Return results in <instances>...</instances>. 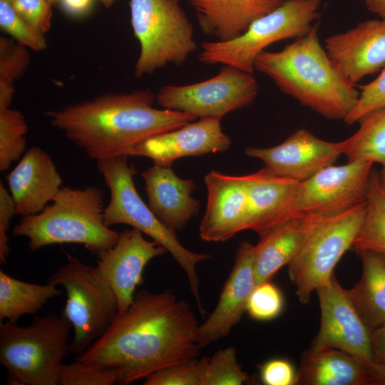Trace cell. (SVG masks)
Instances as JSON below:
<instances>
[{
    "label": "cell",
    "mask_w": 385,
    "mask_h": 385,
    "mask_svg": "<svg viewBox=\"0 0 385 385\" xmlns=\"http://www.w3.org/2000/svg\"><path fill=\"white\" fill-rule=\"evenodd\" d=\"M199 324L188 302L171 289L135 293L106 332L76 360L112 372L128 385L170 365L197 358Z\"/></svg>",
    "instance_id": "1"
},
{
    "label": "cell",
    "mask_w": 385,
    "mask_h": 385,
    "mask_svg": "<svg viewBox=\"0 0 385 385\" xmlns=\"http://www.w3.org/2000/svg\"><path fill=\"white\" fill-rule=\"evenodd\" d=\"M155 100L148 89L108 93L44 114L54 128L97 161L127 155L144 140L197 119L182 111L157 109Z\"/></svg>",
    "instance_id": "2"
},
{
    "label": "cell",
    "mask_w": 385,
    "mask_h": 385,
    "mask_svg": "<svg viewBox=\"0 0 385 385\" xmlns=\"http://www.w3.org/2000/svg\"><path fill=\"white\" fill-rule=\"evenodd\" d=\"M316 22L305 35L276 52H260L255 70L267 76L284 93L322 117L344 120L359 92L336 69L319 37Z\"/></svg>",
    "instance_id": "3"
},
{
    "label": "cell",
    "mask_w": 385,
    "mask_h": 385,
    "mask_svg": "<svg viewBox=\"0 0 385 385\" xmlns=\"http://www.w3.org/2000/svg\"><path fill=\"white\" fill-rule=\"evenodd\" d=\"M103 192L96 186L61 187L40 212L22 217L13 230L31 251L64 243L83 245L98 255L116 243L119 233L104 222Z\"/></svg>",
    "instance_id": "4"
},
{
    "label": "cell",
    "mask_w": 385,
    "mask_h": 385,
    "mask_svg": "<svg viewBox=\"0 0 385 385\" xmlns=\"http://www.w3.org/2000/svg\"><path fill=\"white\" fill-rule=\"evenodd\" d=\"M71 327L63 311L35 317L26 327L1 322L0 362L7 384H59L63 359L70 353Z\"/></svg>",
    "instance_id": "5"
},
{
    "label": "cell",
    "mask_w": 385,
    "mask_h": 385,
    "mask_svg": "<svg viewBox=\"0 0 385 385\" xmlns=\"http://www.w3.org/2000/svg\"><path fill=\"white\" fill-rule=\"evenodd\" d=\"M128 156L119 155L97 160V168L110 190V200L104 209V222L110 227L125 224L138 229L163 246L185 272L201 314H205L200 295L197 265L210 255L185 248L175 230L163 224L139 195L133 181L137 174L129 165Z\"/></svg>",
    "instance_id": "6"
},
{
    "label": "cell",
    "mask_w": 385,
    "mask_h": 385,
    "mask_svg": "<svg viewBox=\"0 0 385 385\" xmlns=\"http://www.w3.org/2000/svg\"><path fill=\"white\" fill-rule=\"evenodd\" d=\"M130 22L140 44L137 77L168 64L180 66L197 49L194 27L179 0H130Z\"/></svg>",
    "instance_id": "7"
},
{
    "label": "cell",
    "mask_w": 385,
    "mask_h": 385,
    "mask_svg": "<svg viewBox=\"0 0 385 385\" xmlns=\"http://www.w3.org/2000/svg\"><path fill=\"white\" fill-rule=\"evenodd\" d=\"M66 263L47 282L66 292L62 310L74 331L70 353L78 355L99 339L119 312L116 295L96 267L88 265L66 253Z\"/></svg>",
    "instance_id": "8"
},
{
    "label": "cell",
    "mask_w": 385,
    "mask_h": 385,
    "mask_svg": "<svg viewBox=\"0 0 385 385\" xmlns=\"http://www.w3.org/2000/svg\"><path fill=\"white\" fill-rule=\"evenodd\" d=\"M321 0H284L255 20L240 36L227 41L201 43L199 61L207 65L230 66L253 73L256 56L277 41L307 34L319 16Z\"/></svg>",
    "instance_id": "9"
},
{
    "label": "cell",
    "mask_w": 385,
    "mask_h": 385,
    "mask_svg": "<svg viewBox=\"0 0 385 385\" xmlns=\"http://www.w3.org/2000/svg\"><path fill=\"white\" fill-rule=\"evenodd\" d=\"M366 201L319 222L288 263L289 279L302 304L325 284L346 251L351 249L364 220Z\"/></svg>",
    "instance_id": "10"
},
{
    "label": "cell",
    "mask_w": 385,
    "mask_h": 385,
    "mask_svg": "<svg viewBox=\"0 0 385 385\" xmlns=\"http://www.w3.org/2000/svg\"><path fill=\"white\" fill-rule=\"evenodd\" d=\"M373 165L364 160L332 165L299 183L286 220H324L365 201Z\"/></svg>",
    "instance_id": "11"
},
{
    "label": "cell",
    "mask_w": 385,
    "mask_h": 385,
    "mask_svg": "<svg viewBox=\"0 0 385 385\" xmlns=\"http://www.w3.org/2000/svg\"><path fill=\"white\" fill-rule=\"evenodd\" d=\"M259 85L253 73L223 66L212 78L197 83L160 88L156 103L163 109L178 111L197 118H222L247 107L256 98Z\"/></svg>",
    "instance_id": "12"
},
{
    "label": "cell",
    "mask_w": 385,
    "mask_h": 385,
    "mask_svg": "<svg viewBox=\"0 0 385 385\" xmlns=\"http://www.w3.org/2000/svg\"><path fill=\"white\" fill-rule=\"evenodd\" d=\"M316 292L321 311L320 327L310 348L337 349L355 356L366 366L374 363L371 331L334 274Z\"/></svg>",
    "instance_id": "13"
},
{
    "label": "cell",
    "mask_w": 385,
    "mask_h": 385,
    "mask_svg": "<svg viewBox=\"0 0 385 385\" xmlns=\"http://www.w3.org/2000/svg\"><path fill=\"white\" fill-rule=\"evenodd\" d=\"M166 252L156 241L145 239L142 232L133 228L119 233L115 245L97 255L96 267L115 292L119 313L131 304L136 287L143 281L146 265Z\"/></svg>",
    "instance_id": "14"
},
{
    "label": "cell",
    "mask_w": 385,
    "mask_h": 385,
    "mask_svg": "<svg viewBox=\"0 0 385 385\" xmlns=\"http://www.w3.org/2000/svg\"><path fill=\"white\" fill-rule=\"evenodd\" d=\"M245 152L261 160L270 172L299 183L333 165L342 155L341 141L322 140L304 128L296 130L278 145L247 147Z\"/></svg>",
    "instance_id": "15"
},
{
    "label": "cell",
    "mask_w": 385,
    "mask_h": 385,
    "mask_svg": "<svg viewBox=\"0 0 385 385\" xmlns=\"http://www.w3.org/2000/svg\"><path fill=\"white\" fill-rule=\"evenodd\" d=\"M221 119L200 118L173 130L151 136L133 146L128 157L151 159L154 165L171 168L173 162L185 156H199L222 153L231 145L222 131Z\"/></svg>",
    "instance_id": "16"
},
{
    "label": "cell",
    "mask_w": 385,
    "mask_h": 385,
    "mask_svg": "<svg viewBox=\"0 0 385 385\" xmlns=\"http://www.w3.org/2000/svg\"><path fill=\"white\" fill-rule=\"evenodd\" d=\"M325 51L344 78L355 85L385 67V20L368 19L325 40Z\"/></svg>",
    "instance_id": "17"
},
{
    "label": "cell",
    "mask_w": 385,
    "mask_h": 385,
    "mask_svg": "<svg viewBox=\"0 0 385 385\" xmlns=\"http://www.w3.org/2000/svg\"><path fill=\"white\" fill-rule=\"evenodd\" d=\"M207 191L205 212L199 234L207 242H225L247 230V196L245 175L212 170L204 178Z\"/></svg>",
    "instance_id": "18"
},
{
    "label": "cell",
    "mask_w": 385,
    "mask_h": 385,
    "mask_svg": "<svg viewBox=\"0 0 385 385\" xmlns=\"http://www.w3.org/2000/svg\"><path fill=\"white\" fill-rule=\"evenodd\" d=\"M254 250L255 245L247 241L239 245L218 303L207 319L197 327V342L200 349L227 335L246 311L249 297L257 285Z\"/></svg>",
    "instance_id": "19"
},
{
    "label": "cell",
    "mask_w": 385,
    "mask_h": 385,
    "mask_svg": "<svg viewBox=\"0 0 385 385\" xmlns=\"http://www.w3.org/2000/svg\"><path fill=\"white\" fill-rule=\"evenodd\" d=\"M6 178L16 205V214L21 217L41 212L63 182L51 155L38 146L26 150Z\"/></svg>",
    "instance_id": "20"
},
{
    "label": "cell",
    "mask_w": 385,
    "mask_h": 385,
    "mask_svg": "<svg viewBox=\"0 0 385 385\" xmlns=\"http://www.w3.org/2000/svg\"><path fill=\"white\" fill-rule=\"evenodd\" d=\"M148 206L167 227L180 230L200 210V202L192 197L196 188L192 180L179 178L171 168L153 165L142 173Z\"/></svg>",
    "instance_id": "21"
},
{
    "label": "cell",
    "mask_w": 385,
    "mask_h": 385,
    "mask_svg": "<svg viewBox=\"0 0 385 385\" xmlns=\"http://www.w3.org/2000/svg\"><path fill=\"white\" fill-rule=\"evenodd\" d=\"M284 0H188L199 26L217 41L242 35L257 19L271 12Z\"/></svg>",
    "instance_id": "22"
},
{
    "label": "cell",
    "mask_w": 385,
    "mask_h": 385,
    "mask_svg": "<svg viewBox=\"0 0 385 385\" xmlns=\"http://www.w3.org/2000/svg\"><path fill=\"white\" fill-rule=\"evenodd\" d=\"M247 230L258 235L287 221V209L299 182L276 175L266 168L245 175Z\"/></svg>",
    "instance_id": "23"
},
{
    "label": "cell",
    "mask_w": 385,
    "mask_h": 385,
    "mask_svg": "<svg viewBox=\"0 0 385 385\" xmlns=\"http://www.w3.org/2000/svg\"><path fill=\"white\" fill-rule=\"evenodd\" d=\"M322 220L310 217L294 218L260 234L259 242L254 250L257 285L270 280L280 268L287 265Z\"/></svg>",
    "instance_id": "24"
},
{
    "label": "cell",
    "mask_w": 385,
    "mask_h": 385,
    "mask_svg": "<svg viewBox=\"0 0 385 385\" xmlns=\"http://www.w3.org/2000/svg\"><path fill=\"white\" fill-rule=\"evenodd\" d=\"M296 385H369L366 365L339 349L305 350Z\"/></svg>",
    "instance_id": "25"
},
{
    "label": "cell",
    "mask_w": 385,
    "mask_h": 385,
    "mask_svg": "<svg viewBox=\"0 0 385 385\" xmlns=\"http://www.w3.org/2000/svg\"><path fill=\"white\" fill-rule=\"evenodd\" d=\"M357 253L362 263L361 277L346 293L372 331L385 327V254L367 250Z\"/></svg>",
    "instance_id": "26"
},
{
    "label": "cell",
    "mask_w": 385,
    "mask_h": 385,
    "mask_svg": "<svg viewBox=\"0 0 385 385\" xmlns=\"http://www.w3.org/2000/svg\"><path fill=\"white\" fill-rule=\"evenodd\" d=\"M61 294L57 285L24 282L0 271V321L17 322L26 314H34L48 301Z\"/></svg>",
    "instance_id": "27"
},
{
    "label": "cell",
    "mask_w": 385,
    "mask_h": 385,
    "mask_svg": "<svg viewBox=\"0 0 385 385\" xmlns=\"http://www.w3.org/2000/svg\"><path fill=\"white\" fill-rule=\"evenodd\" d=\"M359 129L341 141L348 162L364 160L385 164V107L374 110L359 121Z\"/></svg>",
    "instance_id": "28"
},
{
    "label": "cell",
    "mask_w": 385,
    "mask_h": 385,
    "mask_svg": "<svg viewBox=\"0 0 385 385\" xmlns=\"http://www.w3.org/2000/svg\"><path fill=\"white\" fill-rule=\"evenodd\" d=\"M366 201L364 220L351 250L385 254V192L379 183V171L374 168L371 173Z\"/></svg>",
    "instance_id": "29"
},
{
    "label": "cell",
    "mask_w": 385,
    "mask_h": 385,
    "mask_svg": "<svg viewBox=\"0 0 385 385\" xmlns=\"http://www.w3.org/2000/svg\"><path fill=\"white\" fill-rule=\"evenodd\" d=\"M28 125L20 111L0 110V170L5 171L22 158L26 148Z\"/></svg>",
    "instance_id": "30"
},
{
    "label": "cell",
    "mask_w": 385,
    "mask_h": 385,
    "mask_svg": "<svg viewBox=\"0 0 385 385\" xmlns=\"http://www.w3.org/2000/svg\"><path fill=\"white\" fill-rule=\"evenodd\" d=\"M210 358H194L164 367L145 379V385H205Z\"/></svg>",
    "instance_id": "31"
},
{
    "label": "cell",
    "mask_w": 385,
    "mask_h": 385,
    "mask_svg": "<svg viewBox=\"0 0 385 385\" xmlns=\"http://www.w3.org/2000/svg\"><path fill=\"white\" fill-rule=\"evenodd\" d=\"M0 28L17 43L35 51L47 48L45 34L25 21L8 0H0Z\"/></svg>",
    "instance_id": "32"
},
{
    "label": "cell",
    "mask_w": 385,
    "mask_h": 385,
    "mask_svg": "<svg viewBox=\"0 0 385 385\" xmlns=\"http://www.w3.org/2000/svg\"><path fill=\"white\" fill-rule=\"evenodd\" d=\"M248 378L249 375L237 361L235 349L227 346L210 358L205 385H241Z\"/></svg>",
    "instance_id": "33"
},
{
    "label": "cell",
    "mask_w": 385,
    "mask_h": 385,
    "mask_svg": "<svg viewBox=\"0 0 385 385\" xmlns=\"http://www.w3.org/2000/svg\"><path fill=\"white\" fill-rule=\"evenodd\" d=\"M283 304L281 291L269 280L256 285L247 301L246 311L254 319L267 321L279 315Z\"/></svg>",
    "instance_id": "34"
},
{
    "label": "cell",
    "mask_w": 385,
    "mask_h": 385,
    "mask_svg": "<svg viewBox=\"0 0 385 385\" xmlns=\"http://www.w3.org/2000/svg\"><path fill=\"white\" fill-rule=\"evenodd\" d=\"M30 61L26 47L11 38L0 37V81L14 84L26 73Z\"/></svg>",
    "instance_id": "35"
},
{
    "label": "cell",
    "mask_w": 385,
    "mask_h": 385,
    "mask_svg": "<svg viewBox=\"0 0 385 385\" xmlns=\"http://www.w3.org/2000/svg\"><path fill=\"white\" fill-rule=\"evenodd\" d=\"M59 384L113 385L117 384V379L112 372L104 368L76 360L63 364Z\"/></svg>",
    "instance_id": "36"
},
{
    "label": "cell",
    "mask_w": 385,
    "mask_h": 385,
    "mask_svg": "<svg viewBox=\"0 0 385 385\" xmlns=\"http://www.w3.org/2000/svg\"><path fill=\"white\" fill-rule=\"evenodd\" d=\"M385 107V68L379 76L361 87L358 101L344 120L346 125L359 122L370 112Z\"/></svg>",
    "instance_id": "37"
},
{
    "label": "cell",
    "mask_w": 385,
    "mask_h": 385,
    "mask_svg": "<svg viewBox=\"0 0 385 385\" xmlns=\"http://www.w3.org/2000/svg\"><path fill=\"white\" fill-rule=\"evenodd\" d=\"M28 24L46 34L51 27L52 4L48 0H8Z\"/></svg>",
    "instance_id": "38"
},
{
    "label": "cell",
    "mask_w": 385,
    "mask_h": 385,
    "mask_svg": "<svg viewBox=\"0 0 385 385\" xmlns=\"http://www.w3.org/2000/svg\"><path fill=\"white\" fill-rule=\"evenodd\" d=\"M297 372L286 359H274L260 368V378L266 385H295Z\"/></svg>",
    "instance_id": "39"
},
{
    "label": "cell",
    "mask_w": 385,
    "mask_h": 385,
    "mask_svg": "<svg viewBox=\"0 0 385 385\" xmlns=\"http://www.w3.org/2000/svg\"><path fill=\"white\" fill-rule=\"evenodd\" d=\"M16 214V205L10 192L0 182V262L5 263L10 252L8 232L12 217Z\"/></svg>",
    "instance_id": "40"
},
{
    "label": "cell",
    "mask_w": 385,
    "mask_h": 385,
    "mask_svg": "<svg viewBox=\"0 0 385 385\" xmlns=\"http://www.w3.org/2000/svg\"><path fill=\"white\" fill-rule=\"evenodd\" d=\"M371 342L374 362H385V327L371 331Z\"/></svg>",
    "instance_id": "41"
},
{
    "label": "cell",
    "mask_w": 385,
    "mask_h": 385,
    "mask_svg": "<svg viewBox=\"0 0 385 385\" xmlns=\"http://www.w3.org/2000/svg\"><path fill=\"white\" fill-rule=\"evenodd\" d=\"M369 385H385V362H374L366 366Z\"/></svg>",
    "instance_id": "42"
},
{
    "label": "cell",
    "mask_w": 385,
    "mask_h": 385,
    "mask_svg": "<svg viewBox=\"0 0 385 385\" xmlns=\"http://www.w3.org/2000/svg\"><path fill=\"white\" fill-rule=\"evenodd\" d=\"M64 9L71 14L78 15L86 12L92 0H58Z\"/></svg>",
    "instance_id": "43"
},
{
    "label": "cell",
    "mask_w": 385,
    "mask_h": 385,
    "mask_svg": "<svg viewBox=\"0 0 385 385\" xmlns=\"http://www.w3.org/2000/svg\"><path fill=\"white\" fill-rule=\"evenodd\" d=\"M14 93V84L0 81V110L10 108Z\"/></svg>",
    "instance_id": "44"
},
{
    "label": "cell",
    "mask_w": 385,
    "mask_h": 385,
    "mask_svg": "<svg viewBox=\"0 0 385 385\" xmlns=\"http://www.w3.org/2000/svg\"><path fill=\"white\" fill-rule=\"evenodd\" d=\"M367 9L385 20V0H365Z\"/></svg>",
    "instance_id": "45"
},
{
    "label": "cell",
    "mask_w": 385,
    "mask_h": 385,
    "mask_svg": "<svg viewBox=\"0 0 385 385\" xmlns=\"http://www.w3.org/2000/svg\"><path fill=\"white\" fill-rule=\"evenodd\" d=\"M379 179L381 188L385 192V164L382 165V168L379 171Z\"/></svg>",
    "instance_id": "46"
},
{
    "label": "cell",
    "mask_w": 385,
    "mask_h": 385,
    "mask_svg": "<svg viewBox=\"0 0 385 385\" xmlns=\"http://www.w3.org/2000/svg\"><path fill=\"white\" fill-rule=\"evenodd\" d=\"M99 3H101L103 6L106 8L111 7L115 2L121 1V0H97Z\"/></svg>",
    "instance_id": "47"
},
{
    "label": "cell",
    "mask_w": 385,
    "mask_h": 385,
    "mask_svg": "<svg viewBox=\"0 0 385 385\" xmlns=\"http://www.w3.org/2000/svg\"><path fill=\"white\" fill-rule=\"evenodd\" d=\"M52 4L58 1V0H48Z\"/></svg>",
    "instance_id": "48"
}]
</instances>
